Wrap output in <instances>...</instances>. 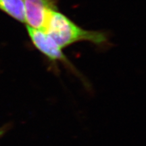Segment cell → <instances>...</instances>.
Wrapping results in <instances>:
<instances>
[{"mask_svg":"<svg viewBox=\"0 0 146 146\" xmlns=\"http://www.w3.org/2000/svg\"><path fill=\"white\" fill-rule=\"evenodd\" d=\"M4 132H5L4 129H0V136H1V135H3Z\"/></svg>","mask_w":146,"mask_h":146,"instance_id":"5","label":"cell"},{"mask_svg":"<svg viewBox=\"0 0 146 146\" xmlns=\"http://www.w3.org/2000/svg\"><path fill=\"white\" fill-rule=\"evenodd\" d=\"M27 26L44 31L52 11L58 10V0H23Z\"/></svg>","mask_w":146,"mask_h":146,"instance_id":"3","label":"cell"},{"mask_svg":"<svg viewBox=\"0 0 146 146\" xmlns=\"http://www.w3.org/2000/svg\"><path fill=\"white\" fill-rule=\"evenodd\" d=\"M29 39L34 47L43 54L50 61L63 63L70 68H74L70 62L62 52V48L58 45L51 36L44 31L38 30L27 26Z\"/></svg>","mask_w":146,"mask_h":146,"instance_id":"2","label":"cell"},{"mask_svg":"<svg viewBox=\"0 0 146 146\" xmlns=\"http://www.w3.org/2000/svg\"><path fill=\"white\" fill-rule=\"evenodd\" d=\"M44 31L62 49L81 41L90 42L97 46L108 42L106 33L84 29L58 10L50 13Z\"/></svg>","mask_w":146,"mask_h":146,"instance_id":"1","label":"cell"},{"mask_svg":"<svg viewBox=\"0 0 146 146\" xmlns=\"http://www.w3.org/2000/svg\"><path fill=\"white\" fill-rule=\"evenodd\" d=\"M0 10L21 23H26L23 0H0Z\"/></svg>","mask_w":146,"mask_h":146,"instance_id":"4","label":"cell"}]
</instances>
